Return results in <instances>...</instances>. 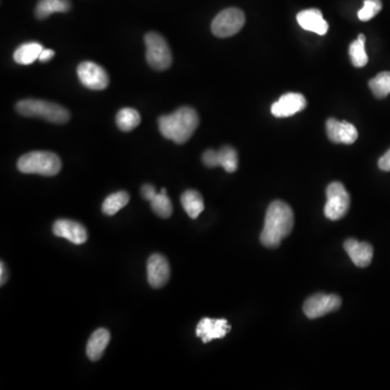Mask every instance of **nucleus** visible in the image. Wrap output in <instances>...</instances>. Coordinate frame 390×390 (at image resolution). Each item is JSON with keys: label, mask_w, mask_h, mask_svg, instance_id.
I'll list each match as a JSON object with an SVG mask.
<instances>
[{"label": "nucleus", "mask_w": 390, "mask_h": 390, "mask_svg": "<svg viewBox=\"0 0 390 390\" xmlns=\"http://www.w3.org/2000/svg\"><path fill=\"white\" fill-rule=\"evenodd\" d=\"M378 167L384 172H390V148L378 161Z\"/></svg>", "instance_id": "obj_29"}, {"label": "nucleus", "mask_w": 390, "mask_h": 390, "mask_svg": "<svg viewBox=\"0 0 390 390\" xmlns=\"http://www.w3.org/2000/svg\"><path fill=\"white\" fill-rule=\"evenodd\" d=\"M245 24V16L237 8H228L221 11L213 18L211 31L220 38H226L237 34Z\"/></svg>", "instance_id": "obj_7"}, {"label": "nucleus", "mask_w": 390, "mask_h": 390, "mask_svg": "<svg viewBox=\"0 0 390 390\" xmlns=\"http://www.w3.org/2000/svg\"><path fill=\"white\" fill-rule=\"evenodd\" d=\"M70 9V0H39L35 14L39 20H44L53 13L68 12Z\"/></svg>", "instance_id": "obj_19"}, {"label": "nucleus", "mask_w": 390, "mask_h": 390, "mask_svg": "<svg viewBox=\"0 0 390 390\" xmlns=\"http://www.w3.org/2000/svg\"><path fill=\"white\" fill-rule=\"evenodd\" d=\"M141 122L140 114L138 111L131 107H124L116 115V124L122 131H131L138 127Z\"/></svg>", "instance_id": "obj_23"}, {"label": "nucleus", "mask_w": 390, "mask_h": 390, "mask_svg": "<svg viewBox=\"0 0 390 390\" xmlns=\"http://www.w3.org/2000/svg\"><path fill=\"white\" fill-rule=\"evenodd\" d=\"M349 55H350L351 62L356 68H363L367 65L369 57L365 51V36L359 35L356 40L351 42L349 47Z\"/></svg>", "instance_id": "obj_24"}, {"label": "nucleus", "mask_w": 390, "mask_h": 390, "mask_svg": "<svg viewBox=\"0 0 390 390\" xmlns=\"http://www.w3.org/2000/svg\"><path fill=\"white\" fill-rule=\"evenodd\" d=\"M369 89L376 98H385L390 94V72L377 74L369 83Z\"/></svg>", "instance_id": "obj_26"}, {"label": "nucleus", "mask_w": 390, "mask_h": 390, "mask_svg": "<svg viewBox=\"0 0 390 390\" xmlns=\"http://www.w3.org/2000/svg\"><path fill=\"white\" fill-rule=\"evenodd\" d=\"M294 226V213L282 200L272 202L265 213V224L260 241L265 247H276L291 233Z\"/></svg>", "instance_id": "obj_1"}, {"label": "nucleus", "mask_w": 390, "mask_h": 390, "mask_svg": "<svg viewBox=\"0 0 390 390\" xmlns=\"http://www.w3.org/2000/svg\"><path fill=\"white\" fill-rule=\"evenodd\" d=\"M306 105L307 101L302 94L289 92L272 104L271 113L276 117H289L302 111Z\"/></svg>", "instance_id": "obj_14"}, {"label": "nucleus", "mask_w": 390, "mask_h": 390, "mask_svg": "<svg viewBox=\"0 0 390 390\" xmlns=\"http://www.w3.org/2000/svg\"><path fill=\"white\" fill-rule=\"evenodd\" d=\"M16 109L22 116L42 118L53 124H65L70 120L68 109L60 104L44 100H22L16 103Z\"/></svg>", "instance_id": "obj_3"}, {"label": "nucleus", "mask_w": 390, "mask_h": 390, "mask_svg": "<svg viewBox=\"0 0 390 390\" xmlns=\"http://www.w3.org/2000/svg\"><path fill=\"white\" fill-rule=\"evenodd\" d=\"M42 44L38 42H27L23 44L18 48L13 53V59L18 64L29 65L33 64L35 61L38 60L39 55L42 53Z\"/></svg>", "instance_id": "obj_20"}, {"label": "nucleus", "mask_w": 390, "mask_h": 390, "mask_svg": "<svg viewBox=\"0 0 390 390\" xmlns=\"http://www.w3.org/2000/svg\"><path fill=\"white\" fill-rule=\"evenodd\" d=\"M128 202H129V194L125 191L113 193L104 200L102 204V211L107 216H113L122 208L125 207Z\"/></svg>", "instance_id": "obj_22"}, {"label": "nucleus", "mask_w": 390, "mask_h": 390, "mask_svg": "<svg viewBox=\"0 0 390 390\" xmlns=\"http://www.w3.org/2000/svg\"><path fill=\"white\" fill-rule=\"evenodd\" d=\"M150 203H151L152 211H153L157 216L161 217V218H168V217L172 216V202L169 200L165 187L161 189V193L156 194L155 198H154Z\"/></svg>", "instance_id": "obj_25"}, {"label": "nucleus", "mask_w": 390, "mask_h": 390, "mask_svg": "<svg viewBox=\"0 0 390 390\" xmlns=\"http://www.w3.org/2000/svg\"><path fill=\"white\" fill-rule=\"evenodd\" d=\"M55 57V51L51 49H44L39 55L38 60L40 62H47V61L51 60L52 57Z\"/></svg>", "instance_id": "obj_30"}, {"label": "nucleus", "mask_w": 390, "mask_h": 390, "mask_svg": "<svg viewBox=\"0 0 390 390\" xmlns=\"http://www.w3.org/2000/svg\"><path fill=\"white\" fill-rule=\"evenodd\" d=\"M77 75L83 86L91 90H103L109 86V75L103 68L86 61L78 65Z\"/></svg>", "instance_id": "obj_8"}, {"label": "nucleus", "mask_w": 390, "mask_h": 390, "mask_svg": "<svg viewBox=\"0 0 390 390\" xmlns=\"http://www.w3.org/2000/svg\"><path fill=\"white\" fill-rule=\"evenodd\" d=\"M326 133L330 140L334 143L352 144L358 139V130L352 124L335 118H330L326 122Z\"/></svg>", "instance_id": "obj_15"}, {"label": "nucleus", "mask_w": 390, "mask_h": 390, "mask_svg": "<svg viewBox=\"0 0 390 390\" xmlns=\"http://www.w3.org/2000/svg\"><path fill=\"white\" fill-rule=\"evenodd\" d=\"M341 299L337 295L319 294L313 295L306 300L304 304V315L309 319H317L335 311L341 307Z\"/></svg>", "instance_id": "obj_9"}, {"label": "nucleus", "mask_w": 390, "mask_h": 390, "mask_svg": "<svg viewBox=\"0 0 390 390\" xmlns=\"http://www.w3.org/2000/svg\"><path fill=\"white\" fill-rule=\"evenodd\" d=\"M231 330V325L226 319H211L204 317L196 326V336L202 338L204 343L213 339L224 338Z\"/></svg>", "instance_id": "obj_13"}, {"label": "nucleus", "mask_w": 390, "mask_h": 390, "mask_svg": "<svg viewBox=\"0 0 390 390\" xmlns=\"http://www.w3.org/2000/svg\"><path fill=\"white\" fill-rule=\"evenodd\" d=\"M198 115L190 107H182L169 115L159 118V129L161 135L177 144L187 142L198 128Z\"/></svg>", "instance_id": "obj_2"}, {"label": "nucleus", "mask_w": 390, "mask_h": 390, "mask_svg": "<svg viewBox=\"0 0 390 390\" xmlns=\"http://www.w3.org/2000/svg\"><path fill=\"white\" fill-rule=\"evenodd\" d=\"M297 22L304 31H312L317 35H325L328 31V22L323 18L319 9H307L297 14Z\"/></svg>", "instance_id": "obj_17"}, {"label": "nucleus", "mask_w": 390, "mask_h": 390, "mask_svg": "<svg viewBox=\"0 0 390 390\" xmlns=\"http://www.w3.org/2000/svg\"><path fill=\"white\" fill-rule=\"evenodd\" d=\"M62 167L57 154L48 151L29 152L18 161V169L23 174H37L52 177L59 174Z\"/></svg>", "instance_id": "obj_4"}, {"label": "nucleus", "mask_w": 390, "mask_h": 390, "mask_svg": "<svg viewBox=\"0 0 390 390\" xmlns=\"http://www.w3.org/2000/svg\"><path fill=\"white\" fill-rule=\"evenodd\" d=\"M382 5L380 0H364L363 8L358 12V18L361 21H369L374 18L382 10Z\"/></svg>", "instance_id": "obj_27"}, {"label": "nucleus", "mask_w": 390, "mask_h": 390, "mask_svg": "<svg viewBox=\"0 0 390 390\" xmlns=\"http://www.w3.org/2000/svg\"><path fill=\"white\" fill-rule=\"evenodd\" d=\"M148 284L154 289H161L170 278V267L168 261L161 254H154L146 263Z\"/></svg>", "instance_id": "obj_12"}, {"label": "nucleus", "mask_w": 390, "mask_h": 390, "mask_svg": "<svg viewBox=\"0 0 390 390\" xmlns=\"http://www.w3.org/2000/svg\"><path fill=\"white\" fill-rule=\"evenodd\" d=\"M324 215L330 220H338L346 216L350 207V195L341 182H333L326 189Z\"/></svg>", "instance_id": "obj_6"}, {"label": "nucleus", "mask_w": 390, "mask_h": 390, "mask_svg": "<svg viewBox=\"0 0 390 390\" xmlns=\"http://www.w3.org/2000/svg\"><path fill=\"white\" fill-rule=\"evenodd\" d=\"M156 194H157V193H156L155 187L152 185H144L141 187V195H142V198L146 200H148V202H151V200L155 198Z\"/></svg>", "instance_id": "obj_28"}, {"label": "nucleus", "mask_w": 390, "mask_h": 390, "mask_svg": "<svg viewBox=\"0 0 390 390\" xmlns=\"http://www.w3.org/2000/svg\"><path fill=\"white\" fill-rule=\"evenodd\" d=\"M0 285L3 286L7 283V280H8V271H7V267H5L3 261H1V265H0Z\"/></svg>", "instance_id": "obj_31"}, {"label": "nucleus", "mask_w": 390, "mask_h": 390, "mask_svg": "<svg viewBox=\"0 0 390 390\" xmlns=\"http://www.w3.org/2000/svg\"><path fill=\"white\" fill-rule=\"evenodd\" d=\"M111 335L105 328L94 330L87 343L86 352L91 361H98L103 356L104 350L109 345Z\"/></svg>", "instance_id": "obj_18"}, {"label": "nucleus", "mask_w": 390, "mask_h": 390, "mask_svg": "<svg viewBox=\"0 0 390 390\" xmlns=\"http://www.w3.org/2000/svg\"><path fill=\"white\" fill-rule=\"evenodd\" d=\"M343 248L352 263L359 268H365L372 261L373 247L369 243L358 242L356 239H349L343 244Z\"/></svg>", "instance_id": "obj_16"}, {"label": "nucleus", "mask_w": 390, "mask_h": 390, "mask_svg": "<svg viewBox=\"0 0 390 390\" xmlns=\"http://www.w3.org/2000/svg\"><path fill=\"white\" fill-rule=\"evenodd\" d=\"M182 207L185 213L192 219L198 218L204 211V200L200 192L195 190H187L181 195Z\"/></svg>", "instance_id": "obj_21"}, {"label": "nucleus", "mask_w": 390, "mask_h": 390, "mask_svg": "<svg viewBox=\"0 0 390 390\" xmlns=\"http://www.w3.org/2000/svg\"><path fill=\"white\" fill-rule=\"evenodd\" d=\"M52 231L55 237L68 239L76 245H81L88 239V233L83 224L68 219H59L53 224Z\"/></svg>", "instance_id": "obj_11"}, {"label": "nucleus", "mask_w": 390, "mask_h": 390, "mask_svg": "<svg viewBox=\"0 0 390 390\" xmlns=\"http://www.w3.org/2000/svg\"><path fill=\"white\" fill-rule=\"evenodd\" d=\"M203 163L207 167L221 166L226 172H234L239 166L237 153L232 146H222L218 151L207 150L203 154Z\"/></svg>", "instance_id": "obj_10"}, {"label": "nucleus", "mask_w": 390, "mask_h": 390, "mask_svg": "<svg viewBox=\"0 0 390 390\" xmlns=\"http://www.w3.org/2000/svg\"><path fill=\"white\" fill-rule=\"evenodd\" d=\"M146 61L154 70H164L172 65V52L164 37L157 33H148L144 37Z\"/></svg>", "instance_id": "obj_5"}]
</instances>
